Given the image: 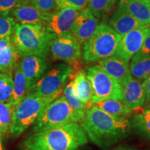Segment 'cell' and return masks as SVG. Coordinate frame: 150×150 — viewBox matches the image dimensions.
Here are the masks:
<instances>
[{"label":"cell","instance_id":"obj_39","mask_svg":"<svg viewBox=\"0 0 150 150\" xmlns=\"http://www.w3.org/2000/svg\"><path fill=\"white\" fill-rule=\"evenodd\" d=\"M146 108H150V102L147 105H146Z\"/></svg>","mask_w":150,"mask_h":150},{"label":"cell","instance_id":"obj_15","mask_svg":"<svg viewBox=\"0 0 150 150\" xmlns=\"http://www.w3.org/2000/svg\"><path fill=\"white\" fill-rule=\"evenodd\" d=\"M122 87L123 91L122 101L132 111L145 106V94L140 81L131 76Z\"/></svg>","mask_w":150,"mask_h":150},{"label":"cell","instance_id":"obj_18","mask_svg":"<svg viewBox=\"0 0 150 150\" xmlns=\"http://www.w3.org/2000/svg\"><path fill=\"white\" fill-rule=\"evenodd\" d=\"M18 59V54L10 38L0 39V73L13 72Z\"/></svg>","mask_w":150,"mask_h":150},{"label":"cell","instance_id":"obj_12","mask_svg":"<svg viewBox=\"0 0 150 150\" xmlns=\"http://www.w3.org/2000/svg\"><path fill=\"white\" fill-rule=\"evenodd\" d=\"M99 24V20L90 12L88 9L82 8L79 11L70 30V33L83 45L95 31Z\"/></svg>","mask_w":150,"mask_h":150},{"label":"cell","instance_id":"obj_17","mask_svg":"<svg viewBox=\"0 0 150 150\" xmlns=\"http://www.w3.org/2000/svg\"><path fill=\"white\" fill-rule=\"evenodd\" d=\"M109 27L120 35H123L131 30L143 25L127 12L120 1L109 20Z\"/></svg>","mask_w":150,"mask_h":150},{"label":"cell","instance_id":"obj_20","mask_svg":"<svg viewBox=\"0 0 150 150\" xmlns=\"http://www.w3.org/2000/svg\"><path fill=\"white\" fill-rule=\"evenodd\" d=\"M130 120L131 131L144 139L150 140V108L136 112Z\"/></svg>","mask_w":150,"mask_h":150},{"label":"cell","instance_id":"obj_27","mask_svg":"<svg viewBox=\"0 0 150 150\" xmlns=\"http://www.w3.org/2000/svg\"><path fill=\"white\" fill-rule=\"evenodd\" d=\"M13 91V73H0V103H10Z\"/></svg>","mask_w":150,"mask_h":150},{"label":"cell","instance_id":"obj_10","mask_svg":"<svg viewBox=\"0 0 150 150\" xmlns=\"http://www.w3.org/2000/svg\"><path fill=\"white\" fill-rule=\"evenodd\" d=\"M150 33V24H145L121 35L115 55L127 62L139 52L145 38Z\"/></svg>","mask_w":150,"mask_h":150},{"label":"cell","instance_id":"obj_28","mask_svg":"<svg viewBox=\"0 0 150 150\" xmlns=\"http://www.w3.org/2000/svg\"><path fill=\"white\" fill-rule=\"evenodd\" d=\"M63 94L67 104L72 109L83 110V111H86L88 109L87 105L82 102L75 94L72 81H71L70 83H67L65 86V88H63Z\"/></svg>","mask_w":150,"mask_h":150},{"label":"cell","instance_id":"obj_8","mask_svg":"<svg viewBox=\"0 0 150 150\" xmlns=\"http://www.w3.org/2000/svg\"><path fill=\"white\" fill-rule=\"evenodd\" d=\"M72 72V67L68 63H59L45 73L31 88L29 93L43 97L61 95L67 80L70 78Z\"/></svg>","mask_w":150,"mask_h":150},{"label":"cell","instance_id":"obj_22","mask_svg":"<svg viewBox=\"0 0 150 150\" xmlns=\"http://www.w3.org/2000/svg\"><path fill=\"white\" fill-rule=\"evenodd\" d=\"M29 93L27 81L18 62L13 74V91L10 104L17 106Z\"/></svg>","mask_w":150,"mask_h":150},{"label":"cell","instance_id":"obj_23","mask_svg":"<svg viewBox=\"0 0 150 150\" xmlns=\"http://www.w3.org/2000/svg\"><path fill=\"white\" fill-rule=\"evenodd\" d=\"M91 106H95L99 109L115 117H129L133 111L124 104L122 101L115 99H104L94 103Z\"/></svg>","mask_w":150,"mask_h":150},{"label":"cell","instance_id":"obj_4","mask_svg":"<svg viewBox=\"0 0 150 150\" xmlns=\"http://www.w3.org/2000/svg\"><path fill=\"white\" fill-rule=\"evenodd\" d=\"M120 37L107 24H98L93 34L83 43L81 52L83 61L90 63L114 56Z\"/></svg>","mask_w":150,"mask_h":150},{"label":"cell","instance_id":"obj_25","mask_svg":"<svg viewBox=\"0 0 150 150\" xmlns=\"http://www.w3.org/2000/svg\"><path fill=\"white\" fill-rule=\"evenodd\" d=\"M117 0H89L87 8L95 18H103L113 11Z\"/></svg>","mask_w":150,"mask_h":150},{"label":"cell","instance_id":"obj_38","mask_svg":"<svg viewBox=\"0 0 150 150\" xmlns=\"http://www.w3.org/2000/svg\"><path fill=\"white\" fill-rule=\"evenodd\" d=\"M138 1H144V2H147V3L150 4V0H138Z\"/></svg>","mask_w":150,"mask_h":150},{"label":"cell","instance_id":"obj_32","mask_svg":"<svg viewBox=\"0 0 150 150\" xmlns=\"http://www.w3.org/2000/svg\"><path fill=\"white\" fill-rule=\"evenodd\" d=\"M21 0H0V16H8Z\"/></svg>","mask_w":150,"mask_h":150},{"label":"cell","instance_id":"obj_14","mask_svg":"<svg viewBox=\"0 0 150 150\" xmlns=\"http://www.w3.org/2000/svg\"><path fill=\"white\" fill-rule=\"evenodd\" d=\"M12 18L19 24H45L50 13H44L35 8L27 0H21L11 11Z\"/></svg>","mask_w":150,"mask_h":150},{"label":"cell","instance_id":"obj_24","mask_svg":"<svg viewBox=\"0 0 150 150\" xmlns=\"http://www.w3.org/2000/svg\"><path fill=\"white\" fill-rule=\"evenodd\" d=\"M150 70V56L136 53L131 59L129 71L133 78L138 81H143Z\"/></svg>","mask_w":150,"mask_h":150},{"label":"cell","instance_id":"obj_34","mask_svg":"<svg viewBox=\"0 0 150 150\" xmlns=\"http://www.w3.org/2000/svg\"><path fill=\"white\" fill-rule=\"evenodd\" d=\"M142 87L145 94V105H147L150 102V79L143 80L142 82Z\"/></svg>","mask_w":150,"mask_h":150},{"label":"cell","instance_id":"obj_26","mask_svg":"<svg viewBox=\"0 0 150 150\" xmlns=\"http://www.w3.org/2000/svg\"><path fill=\"white\" fill-rule=\"evenodd\" d=\"M16 107L10 103H0V134L4 138L9 134Z\"/></svg>","mask_w":150,"mask_h":150},{"label":"cell","instance_id":"obj_9","mask_svg":"<svg viewBox=\"0 0 150 150\" xmlns=\"http://www.w3.org/2000/svg\"><path fill=\"white\" fill-rule=\"evenodd\" d=\"M54 59L70 64L77 61L81 56V45L70 33L56 35L50 45Z\"/></svg>","mask_w":150,"mask_h":150},{"label":"cell","instance_id":"obj_31","mask_svg":"<svg viewBox=\"0 0 150 150\" xmlns=\"http://www.w3.org/2000/svg\"><path fill=\"white\" fill-rule=\"evenodd\" d=\"M58 11L65 8L80 10L88 4L89 0H56Z\"/></svg>","mask_w":150,"mask_h":150},{"label":"cell","instance_id":"obj_35","mask_svg":"<svg viewBox=\"0 0 150 150\" xmlns=\"http://www.w3.org/2000/svg\"><path fill=\"white\" fill-rule=\"evenodd\" d=\"M115 150H137L134 147H129V146H119L115 148Z\"/></svg>","mask_w":150,"mask_h":150},{"label":"cell","instance_id":"obj_5","mask_svg":"<svg viewBox=\"0 0 150 150\" xmlns=\"http://www.w3.org/2000/svg\"><path fill=\"white\" fill-rule=\"evenodd\" d=\"M61 95L43 97L29 93L16 107L9 134L13 138H18L32 126L44 108Z\"/></svg>","mask_w":150,"mask_h":150},{"label":"cell","instance_id":"obj_21","mask_svg":"<svg viewBox=\"0 0 150 150\" xmlns=\"http://www.w3.org/2000/svg\"><path fill=\"white\" fill-rule=\"evenodd\" d=\"M127 12L138 21L150 24V4L138 0H120Z\"/></svg>","mask_w":150,"mask_h":150},{"label":"cell","instance_id":"obj_2","mask_svg":"<svg viewBox=\"0 0 150 150\" xmlns=\"http://www.w3.org/2000/svg\"><path fill=\"white\" fill-rule=\"evenodd\" d=\"M88 141L86 131L79 123H70L34 132L23 140L24 150H76Z\"/></svg>","mask_w":150,"mask_h":150},{"label":"cell","instance_id":"obj_11","mask_svg":"<svg viewBox=\"0 0 150 150\" xmlns=\"http://www.w3.org/2000/svg\"><path fill=\"white\" fill-rule=\"evenodd\" d=\"M79 11L75 8H65L50 13L45 25L56 35L70 33L73 23L79 12Z\"/></svg>","mask_w":150,"mask_h":150},{"label":"cell","instance_id":"obj_29","mask_svg":"<svg viewBox=\"0 0 150 150\" xmlns=\"http://www.w3.org/2000/svg\"><path fill=\"white\" fill-rule=\"evenodd\" d=\"M16 22L12 17L0 16V39L10 38L13 32Z\"/></svg>","mask_w":150,"mask_h":150},{"label":"cell","instance_id":"obj_1","mask_svg":"<svg viewBox=\"0 0 150 150\" xmlns=\"http://www.w3.org/2000/svg\"><path fill=\"white\" fill-rule=\"evenodd\" d=\"M80 125L88 139L102 149L109 148L122 141L132 131L129 117L108 115L95 106L86 110Z\"/></svg>","mask_w":150,"mask_h":150},{"label":"cell","instance_id":"obj_36","mask_svg":"<svg viewBox=\"0 0 150 150\" xmlns=\"http://www.w3.org/2000/svg\"><path fill=\"white\" fill-rule=\"evenodd\" d=\"M3 139H4V137L0 134V150H5V147H4V142H3Z\"/></svg>","mask_w":150,"mask_h":150},{"label":"cell","instance_id":"obj_33","mask_svg":"<svg viewBox=\"0 0 150 150\" xmlns=\"http://www.w3.org/2000/svg\"><path fill=\"white\" fill-rule=\"evenodd\" d=\"M138 53L150 56V33L147 35Z\"/></svg>","mask_w":150,"mask_h":150},{"label":"cell","instance_id":"obj_37","mask_svg":"<svg viewBox=\"0 0 150 150\" xmlns=\"http://www.w3.org/2000/svg\"><path fill=\"white\" fill-rule=\"evenodd\" d=\"M150 79V70H149V72H148V74H147V76H146L145 80V79Z\"/></svg>","mask_w":150,"mask_h":150},{"label":"cell","instance_id":"obj_6","mask_svg":"<svg viewBox=\"0 0 150 150\" xmlns=\"http://www.w3.org/2000/svg\"><path fill=\"white\" fill-rule=\"evenodd\" d=\"M83 110L72 109L63 95L48 104L32 125L33 132H38L70 123L81 122L85 115Z\"/></svg>","mask_w":150,"mask_h":150},{"label":"cell","instance_id":"obj_16","mask_svg":"<svg viewBox=\"0 0 150 150\" xmlns=\"http://www.w3.org/2000/svg\"><path fill=\"white\" fill-rule=\"evenodd\" d=\"M122 86L131 77L129 62L114 55L98 61L97 65Z\"/></svg>","mask_w":150,"mask_h":150},{"label":"cell","instance_id":"obj_19","mask_svg":"<svg viewBox=\"0 0 150 150\" xmlns=\"http://www.w3.org/2000/svg\"><path fill=\"white\" fill-rule=\"evenodd\" d=\"M72 82L76 96L82 102L89 106L93 97V90L86 72L82 70L79 71L74 75Z\"/></svg>","mask_w":150,"mask_h":150},{"label":"cell","instance_id":"obj_7","mask_svg":"<svg viewBox=\"0 0 150 150\" xmlns=\"http://www.w3.org/2000/svg\"><path fill=\"white\" fill-rule=\"evenodd\" d=\"M86 75L91 82L93 90V97L91 105L98 101L104 99L122 100L123 91L122 86L98 65L88 67Z\"/></svg>","mask_w":150,"mask_h":150},{"label":"cell","instance_id":"obj_3","mask_svg":"<svg viewBox=\"0 0 150 150\" xmlns=\"http://www.w3.org/2000/svg\"><path fill=\"white\" fill-rule=\"evenodd\" d=\"M56 35L43 24L16 23L10 39L18 57L37 56L45 59Z\"/></svg>","mask_w":150,"mask_h":150},{"label":"cell","instance_id":"obj_13","mask_svg":"<svg viewBox=\"0 0 150 150\" xmlns=\"http://www.w3.org/2000/svg\"><path fill=\"white\" fill-rule=\"evenodd\" d=\"M24 76L27 81L29 92L36 82L42 77L49 67L45 59L37 56H29L22 58L18 62Z\"/></svg>","mask_w":150,"mask_h":150},{"label":"cell","instance_id":"obj_30","mask_svg":"<svg viewBox=\"0 0 150 150\" xmlns=\"http://www.w3.org/2000/svg\"><path fill=\"white\" fill-rule=\"evenodd\" d=\"M35 8L44 13H53L56 11V0H27Z\"/></svg>","mask_w":150,"mask_h":150}]
</instances>
